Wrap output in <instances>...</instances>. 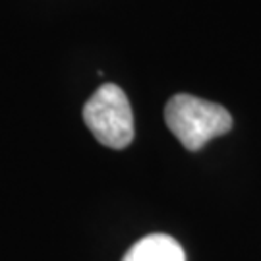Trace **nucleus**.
Segmentation results:
<instances>
[{"label": "nucleus", "instance_id": "1", "mask_svg": "<svg viewBox=\"0 0 261 261\" xmlns=\"http://www.w3.org/2000/svg\"><path fill=\"white\" fill-rule=\"evenodd\" d=\"M165 120L178 141L190 151H199L207 141L232 128V116L224 107L194 95H174L167 103Z\"/></svg>", "mask_w": 261, "mask_h": 261}, {"label": "nucleus", "instance_id": "2", "mask_svg": "<svg viewBox=\"0 0 261 261\" xmlns=\"http://www.w3.org/2000/svg\"><path fill=\"white\" fill-rule=\"evenodd\" d=\"M85 126L95 140L111 149H124L134 140V112L118 85H101L84 105Z\"/></svg>", "mask_w": 261, "mask_h": 261}, {"label": "nucleus", "instance_id": "3", "mask_svg": "<svg viewBox=\"0 0 261 261\" xmlns=\"http://www.w3.org/2000/svg\"><path fill=\"white\" fill-rule=\"evenodd\" d=\"M122 261H186V255L172 236L149 234L134 244Z\"/></svg>", "mask_w": 261, "mask_h": 261}]
</instances>
